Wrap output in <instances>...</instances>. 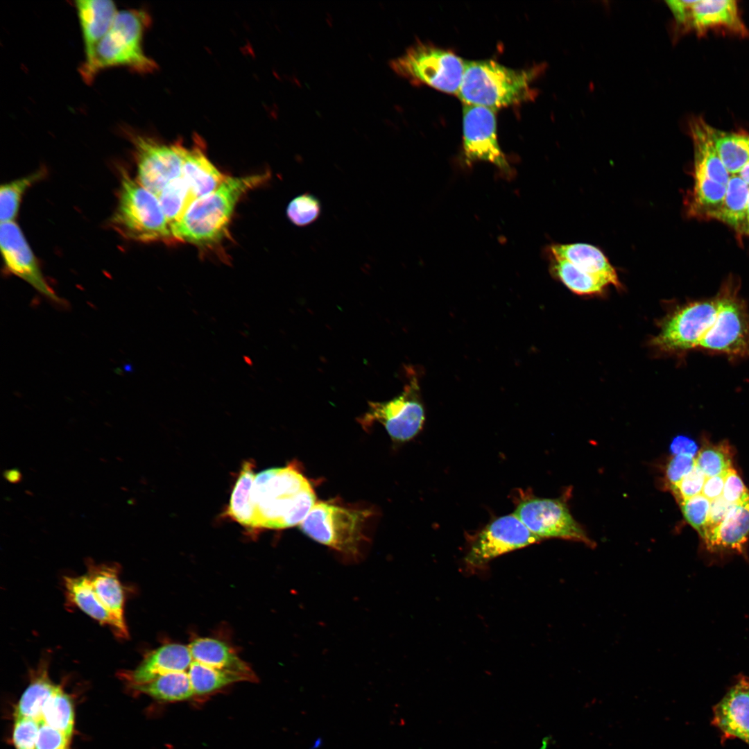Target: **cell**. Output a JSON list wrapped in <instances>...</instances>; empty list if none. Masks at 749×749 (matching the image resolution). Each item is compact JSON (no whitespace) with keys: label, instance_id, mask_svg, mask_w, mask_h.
Returning <instances> with one entry per match:
<instances>
[{"label":"cell","instance_id":"1","mask_svg":"<svg viewBox=\"0 0 749 749\" xmlns=\"http://www.w3.org/2000/svg\"><path fill=\"white\" fill-rule=\"evenodd\" d=\"M252 499L259 529L300 525L317 502L311 484L295 463L257 474Z\"/></svg>","mask_w":749,"mask_h":749},{"label":"cell","instance_id":"2","mask_svg":"<svg viewBox=\"0 0 749 749\" xmlns=\"http://www.w3.org/2000/svg\"><path fill=\"white\" fill-rule=\"evenodd\" d=\"M268 178V173L227 176L216 189L194 201L183 216L171 225L174 239L199 246L218 243L227 235L240 198Z\"/></svg>","mask_w":749,"mask_h":749},{"label":"cell","instance_id":"3","mask_svg":"<svg viewBox=\"0 0 749 749\" xmlns=\"http://www.w3.org/2000/svg\"><path fill=\"white\" fill-rule=\"evenodd\" d=\"M150 23V17L144 10H119L91 59L79 67L83 80L91 83L100 71L112 67H126L141 74L155 71L157 64L143 47L144 33Z\"/></svg>","mask_w":749,"mask_h":749},{"label":"cell","instance_id":"4","mask_svg":"<svg viewBox=\"0 0 749 749\" xmlns=\"http://www.w3.org/2000/svg\"><path fill=\"white\" fill-rule=\"evenodd\" d=\"M533 69H514L493 60L465 61L457 94L463 104L494 111L532 98Z\"/></svg>","mask_w":749,"mask_h":749},{"label":"cell","instance_id":"5","mask_svg":"<svg viewBox=\"0 0 749 749\" xmlns=\"http://www.w3.org/2000/svg\"><path fill=\"white\" fill-rule=\"evenodd\" d=\"M372 516L367 508L317 501L299 526L312 540L355 561L368 542L366 528Z\"/></svg>","mask_w":749,"mask_h":749},{"label":"cell","instance_id":"6","mask_svg":"<svg viewBox=\"0 0 749 749\" xmlns=\"http://www.w3.org/2000/svg\"><path fill=\"white\" fill-rule=\"evenodd\" d=\"M112 227L124 237L141 242L175 241L158 198L121 169V187Z\"/></svg>","mask_w":749,"mask_h":749},{"label":"cell","instance_id":"7","mask_svg":"<svg viewBox=\"0 0 749 749\" xmlns=\"http://www.w3.org/2000/svg\"><path fill=\"white\" fill-rule=\"evenodd\" d=\"M708 125L703 119L689 123L694 145V185L688 203L694 216L714 218L722 205L730 174L715 148Z\"/></svg>","mask_w":749,"mask_h":749},{"label":"cell","instance_id":"8","mask_svg":"<svg viewBox=\"0 0 749 749\" xmlns=\"http://www.w3.org/2000/svg\"><path fill=\"white\" fill-rule=\"evenodd\" d=\"M465 61L453 52L433 44L418 43L390 62L398 76L457 96Z\"/></svg>","mask_w":749,"mask_h":749},{"label":"cell","instance_id":"9","mask_svg":"<svg viewBox=\"0 0 749 749\" xmlns=\"http://www.w3.org/2000/svg\"><path fill=\"white\" fill-rule=\"evenodd\" d=\"M716 297L678 306L660 322L659 332L649 341L656 352L682 355L698 347L717 313Z\"/></svg>","mask_w":749,"mask_h":749},{"label":"cell","instance_id":"10","mask_svg":"<svg viewBox=\"0 0 749 749\" xmlns=\"http://www.w3.org/2000/svg\"><path fill=\"white\" fill-rule=\"evenodd\" d=\"M718 307L711 327L698 347L731 357L749 356V310L732 284L716 296Z\"/></svg>","mask_w":749,"mask_h":749},{"label":"cell","instance_id":"11","mask_svg":"<svg viewBox=\"0 0 749 749\" xmlns=\"http://www.w3.org/2000/svg\"><path fill=\"white\" fill-rule=\"evenodd\" d=\"M406 372L408 381L399 395L386 402H368V410L358 419L363 429L379 422L397 442L409 440L421 431L425 415L419 383L411 369Z\"/></svg>","mask_w":749,"mask_h":749},{"label":"cell","instance_id":"12","mask_svg":"<svg viewBox=\"0 0 749 749\" xmlns=\"http://www.w3.org/2000/svg\"><path fill=\"white\" fill-rule=\"evenodd\" d=\"M126 133L133 146L137 180L157 196L167 184L182 175L180 143L167 144L128 130Z\"/></svg>","mask_w":749,"mask_h":749},{"label":"cell","instance_id":"13","mask_svg":"<svg viewBox=\"0 0 749 749\" xmlns=\"http://www.w3.org/2000/svg\"><path fill=\"white\" fill-rule=\"evenodd\" d=\"M513 514L540 539L558 537L593 544L560 500L528 499L517 506Z\"/></svg>","mask_w":749,"mask_h":749},{"label":"cell","instance_id":"14","mask_svg":"<svg viewBox=\"0 0 749 749\" xmlns=\"http://www.w3.org/2000/svg\"><path fill=\"white\" fill-rule=\"evenodd\" d=\"M463 153L467 164L486 161L506 173H510V166L497 141L494 110L483 106L463 104Z\"/></svg>","mask_w":749,"mask_h":749},{"label":"cell","instance_id":"15","mask_svg":"<svg viewBox=\"0 0 749 749\" xmlns=\"http://www.w3.org/2000/svg\"><path fill=\"white\" fill-rule=\"evenodd\" d=\"M539 540L514 514L505 515L492 521L479 534L465 560L472 567H480L497 556Z\"/></svg>","mask_w":749,"mask_h":749},{"label":"cell","instance_id":"16","mask_svg":"<svg viewBox=\"0 0 749 749\" xmlns=\"http://www.w3.org/2000/svg\"><path fill=\"white\" fill-rule=\"evenodd\" d=\"M0 246L8 270L31 285L55 303L62 300L45 280L29 244L15 221L1 223Z\"/></svg>","mask_w":749,"mask_h":749},{"label":"cell","instance_id":"17","mask_svg":"<svg viewBox=\"0 0 749 749\" xmlns=\"http://www.w3.org/2000/svg\"><path fill=\"white\" fill-rule=\"evenodd\" d=\"M712 724L723 737L749 745V677L741 676L713 708Z\"/></svg>","mask_w":749,"mask_h":749},{"label":"cell","instance_id":"18","mask_svg":"<svg viewBox=\"0 0 749 749\" xmlns=\"http://www.w3.org/2000/svg\"><path fill=\"white\" fill-rule=\"evenodd\" d=\"M182 157V177L195 201L216 189L227 177L208 159L204 144L195 138L191 147L180 144Z\"/></svg>","mask_w":749,"mask_h":749},{"label":"cell","instance_id":"19","mask_svg":"<svg viewBox=\"0 0 749 749\" xmlns=\"http://www.w3.org/2000/svg\"><path fill=\"white\" fill-rule=\"evenodd\" d=\"M75 3L83 35L84 61H87L109 31L119 10L111 0H78Z\"/></svg>","mask_w":749,"mask_h":749},{"label":"cell","instance_id":"20","mask_svg":"<svg viewBox=\"0 0 749 749\" xmlns=\"http://www.w3.org/2000/svg\"><path fill=\"white\" fill-rule=\"evenodd\" d=\"M551 255L565 259L580 270L597 277L618 289L622 287L617 271L598 248L587 243L556 244L550 247Z\"/></svg>","mask_w":749,"mask_h":749},{"label":"cell","instance_id":"21","mask_svg":"<svg viewBox=\"0 0 749 749\" xmlns=\"http://www.w3.org/2000/svg\"><path fill=\"white\" fill-rule=\"evenodd\" d=\"M685 26L698 32L724 26L743 35L748 34L739 16L737 1L733 0H696Z\"/></svg>","mask_w":749,"mask_h":749},{"label":"cell","instance_id":"22","mask_svg":"<svg viewBox=\"0 0 749 749\" xmlns=\"http://www.w3.org/2000/svg\"><path fill=\"white\" fill-rule=\"evenodd\" d=\"M749 539V499L734 504L705 543L713 552L743 553Z\"/></svg>","mask_w":749,"mask_h":749},{"label":"cell","instance_id":"23","mask_svg":"<svg viewBox=\"0 0 749 749\" xmlns=\"http://www.w3.org/2000/svg\"><path fill=\"white\" fill-rule=\"evenodd\" d=\"M64 585L68 598L80 610L101 623L112 626L118 636L128 637L126 626L121 624L103 604L87 575L64 577Z\"/></svg>","mask_w":749,"mask_h":749},{"label":"cell","instance_id":"24","mask_svg":"<svg viewBox=\"0 0 749 749\" xmlns=\"http://www.w3.org/2000/svg\"><path fill=\"white\" fill-rule=\"evenodd\" d=\"M255 465L252 461L243 463L235 482L230 503L225 515L237 522L250 531L259 528L255 505L252 499V490L255 476Z\"/></svg>","mask_w":749,"mask_h":749},{"label":"cell","instance_id":"25","mask_svg":"<svg viewBox=\"0 0 749 749\" xmlns=\"http://www.w3.org/2000/svg\"><path fill=\"white\" fill-rule=\"evenodd\" d=\"M117 565H89L87 574L94 592L103 604L123 625L124 594L118 576Z\"/></svg>","mask_w":749,"mask_h":749},{"label":"cell","instance_id":"26","mask_svg":"<svg viewBox=\"0 0 749 749\" xmlns=\"http://www.w3.org/2000/svg\"><path fill=\"white\" fill-rule=\"evenodd\" d=\"M748 196L749 184L738 174L730 175L722 205L714 218L744 234Z\"/></svg>","mask_w":749,"mask_h":749},{"label":"cell","instance_id":"27","mask_svg":"<svg viewBox=\"0 0 749 749\" xmlns=\"http://www.w3.org/2000/svg\"><path fill=\"white\" fill-rule=\"evenodd\" d=\"M132 687L139 693L162 702L184 701L195 696L185 671L168 673L149 682L132 685Z\"/></svg>","mask_w":749,"mask_h":749},{"label":"cell","instance_id":"28","mask_svg":"<svg viewBox=\"0 0 749 749\" xmlns=\"http://www.w3.org/2000/svg\"><path fill=\"white\" fill-rule=\"evenodd\" d=\"M717 153L730 175L738 174L749 161V135L725 132L709 126Z\"/></svg>","mask_w":749,"mask_h":749},{"label":"cell","instance_id":"29","mask_svg":"<svg viewBox=\"0 0 749 749\" xmlns=\"http://www.w3.org/2000/svg\"><path fill=\"white\" fill-rule=\"evenodd\" d=\"M551 271L570 291L580 295L602 294L610 285L605 280L580 270L568 261L553 256Z\"/></svg>","mask_w":749,"mask_h":749},{"label":"cell","instance_id":"30","mask_svg":"<svg viewBox=\"0 0 749 749\" xmlns=\"http://www.w3.org/2000/svg\"><path fill=\"white\" fill-rule=\"evenodd\" d=\"M58 685L53 684L42 669L21 696L15 708V717H24L40 723L43 708Z\"/></svg>","mask_w":749,"mask_h":749},{"label":"cell","instance_id":"31","mask_svg":"<svg viewBox=\"0 0 749 749\" xmlns=\"http://www.w3.org/2000/svg\"><path fill=\"white\" fill-rule=\"evenodd\" d=\"M71 738L74 728V710L71 698L58 686L46 702L41 721Z\"/></svg>","mask_w":749,"mask_h":749},{"label":"cell","instance_id":"32","mask_svg":"<svg viewBox=\"0 0 749 749\" xmlns=\"http://www.w3.org/2000/svg\"><path fill=\"white\" fill-rule=\"evenodd\" d=\"M157 197L171 227L195 201L182 175L167 184Z\"/></svg>","mask_w":749,"mask_h":749},{"label":"cell","instance_id":"33","mask_svg":"<svg viewBox=\"0 0 749 749\" xmlns=\"http://www.w3.org/2000/svg\"><path fill=\"white\" fill-rule=\"evenodd\" d=\"M44 174L43 171H38L1 186V223L14 221L24 193L33 184L43 178Z\"/></svg>","mask_w":749,"mask_h":749},{"label":"cell","instance_id":"34","mask_svg":"<svg viewBox=\"0 0 749 749\" xmlns=\"http://www.w3.org/2000/svg\"><path fill=\"white\" fill-rule=\"evenodd\" d=\"M696 466L706 476L721 475L732 468V453L728 444L704 446L695 458Z\"/></svg>","mask_w":749,"mask_h":749},{"label":"cell","instance_id":"35","mask_svg":"<svg viewBox=\"0 0 749 749\" xmlns=\"http://www.w3.org/2000/svg\"><path fill=\"white\" fill-rule=\"evenodd\" d=\"M321 212L319 200L308 193L295 197L289 204L286 214L289 221L299 227L309 225L316 221Z\"/></svg>","mask_w":749,"mask_h":749},{"label":"cell","instance_id":"36","mask_svg":"<svg viewBox=\"0 0 749 749\" xmlns=\"http://www.w3.org/2000/svg\"><path fill=\"white\" fill-rule=\"evenodd\" d=\"M680 503L685 519L702 537L707 522L710 501L700 494Z\"/></svg>","mask_w":749,"mask_h":749},{"label":"cell","instance_id":"37","mask_svg":"<svg viewBox=\"0 0 749 749\" xmlns=\"http://www.w3.org/2000/svg\"><path fill=\"white\" fill-rule=\"evenodd\" d=\"M40 723L36 720L16 717L12 741L16 749H36Z\"/></svg>","mask_w":749,"mask_h":749},{"label":"cell","instance_id":"38","mask_svg":"<svg viewBox=\"0 0 749 749\" xmlns=\"http://www.w3.org/2000/svg\"><path fill=\"white\" fill-rule=\"evenodd\" d=\"M706 476L696 466L678 483L671 489L680 502L702 492Z\"/></svg>","mask_w":749,"mask_h":749},{"label":"cell","instance_id":"39","mask_svg":"<svg viewBox=\"0 0 749 749\" xmlns=\"http://www.w3.org/2000/svg\"><path fill=\"white\" fill-rule=\"evenodd\" d=\"M722 497L728 502L737 504L749 499V490L737 471L730 468L724 478Z\"/></svg>","mask_w":749,"mask_h":749},{"label":"cell","instance_id":"40","mask_svg":"<svg viewBox=\"0 0 749 749\" xmlns=\"http://www.w3.org/2000/svg\"><path fill=\"white\" fill-rule=\"evenodd\" d=\"M695 467L694 456L685 454L674 455L669 461L666 468V478L671 488L678 483Z\"/></svg>","mask_w":749,"mask_h":749},{"label":"cell","instance_id":"41","mask_svg":"<svg viewBox=\"0 0 749 749\" xmlns=\"http://www.w3.org/2000/svg\"><path fill=\"white\" fill-rule=\"evenodd\" d=\"M71 737L40 722L36 749H69Z\"/></svg>","mask_w":749,"mask_h":749},{"label":"cell","instance_id":"42","mask_svg":"<svg viewBox=\"0 0 749 749\" xmlns=\"http://www.w3.org/2000/svg\"><path fill=\"white\" fill-rule=\"evenodd\" d=\"M734 504L720 497L710 501L707 522L702 539L705 543L724 520Z\"/></svg>","mask_w":749,"mask_h":749},{"label":"cell","instance_id":"43","mask_svg":"<svg viewBox=\"0 0 749 749\" xmlns=\"http://www.w3.org/2000/svg\"><path fill=\"white\" fill-rule=\"evenodd\" d=\"M696 0H671L667 1L666 3L671 10L676 22L678 24L685 26L690 15L691 8L696 3Z\"/></svg>","mask_w":749,"mask_h":749},{"label":"cell","instance_id":"44","mask_svg":"<svg viewBox=\"0 0 749 749\" xmlns=\"http://www.w3.org/2000/svg\"><path fill=\"white\" fill-rule=\"evenodd\" d=\"M725 474L726 473L718 476L707 477L703 487L701 494L708 499L710 501L722 497Z\"/></svg>","mask_w":749,"mask_h":749},{"label":"cell","instance_id":"45","mask_svg":"<svg viewBox=\"0 0 749 749\" xmlns=\"http://www.w3.org/2000/svg\"><path fill=\"white\" fill-rule=\"evenodd\" d=\"M698 445L691 438L680 436L675 438L671 444V450L674 455L685 454L694 456L698 454Z\"/></svg>","mask_w":749,"mask_h":749},{"label":"cell","instance_id":"46","mask_svg":"<svg viewBox=\"0 0 749 749\" xmlns=\"http://www.w3.org/2000/svg\"><path fill=\"white\" fill-rule=\"evenodd\" d=\"M3 477L10 483H17L21 481L22 475L17 469H10L3 472Z\"/></svg>","mask_w":749,"mask_h":749},{"label":"cell","instance_id":"47","mask_svg":"<svg viewBox=\"0 0 749 749\" xmlns=\"http://www.w3.org/2000/svg\"><path fill=\"white\" fill-rule=\"evenodd\" d=\"M738 175L748 184H749V161L739 172Z\"/></svg>","mask_w":749,"mask_h":749},{"label":"cell","instance_id":"48","mask_svg":"<svg viewBox=\"0 0 749 749\" xmlns=\"http://www.w3.org/2000/svg\"><path fill=\"white\" fill-rule=\"evenodd\" d=\"M744 234L749 235V196L747 207V214Z\"/></svg>","mask_w":749,"mask_h":749}]
</instances>
